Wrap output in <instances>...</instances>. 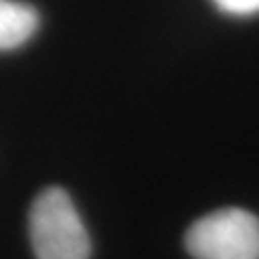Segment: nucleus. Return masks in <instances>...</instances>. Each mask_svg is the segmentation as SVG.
Listing matches in <instances>:
<instances>
[{"mask_svg":"<svg viewBox=\"0 0 259 259\" xmlns=\"http://www.w3.org/2000/svg\"><path fill=\"white\" fill-rule=\"evenodd\" d=\"M185 247L194 259H259V219L245 209H221L190 226Z\"/></svg>","mask_w":259,"mask_h":259,"instance_id":"2","label":"nucleus"},{"mask_svg":"<svg viewBox=\"0 0 259 259\" xmlns=\"http://www.w3.org/2000/svg\"><path fill=\"white\" fill-rule=\"evenodd\" d=\"M29 240L36 259H89L92 240L70 194L46 187L29 211Z\"/></svg>","mask_w":259,"mask_h":259,"instance_id":"1","label":"nucleus"},{"mask_svg":"<svg viewBox=\"0 0 259 259\" xmlns=\"http://www.w3.org/2000/svg\"><path fill=\"white\" fill-rule=\"evenodd\" d=\"M38 24L36 8L17 0H0V53L24 46L36 34Z\"/></svg>","mask_w":259,"mask_h":259,"instance_id":"3","label":"nucleus"},{"mask_svg":"<svg viewBox=\"0 0 259 259\" xmlns=\"http://www.w3.org/2000/svg\"><path fill=\"white\" fill-rule=\"evenodd\" d=\"M223 15L231 17H252L259 15V0H211Z\"/></svg>","mask_w":259,"mask_h":259,"instance_id":"4","label":"nucleus"}]
</instances>
